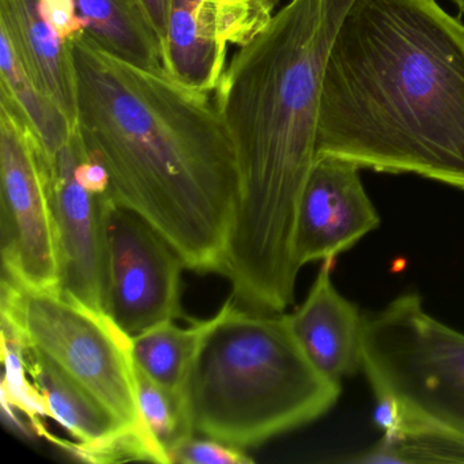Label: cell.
<instances>
[{
	"label": "cell",
	"mask_w": 464,
	"mask_h": 464,
	"mask_svg": "<svg viewBox=\"0 0 464 464\" xmlns=\"http://www.w3.org/2000/svg\"><path fill=\"white\" fill-rule=\"evenodd\" d=\"M353 2L290 0L235 53L217 86L240 175L224 276L249 311L282 314L295 300L298 200L316 160L331 48Z\"/></svg>",
	"instance_id": "cell-1"
},
{
	"label": "cell",
	"mask_w": 464,
	"mask_h": 464,
	"mask_svg": "<svg viewBox=\"0 0 464 464\" xmlns=\"http://www.w3.org/2000/svg\"><path fill=\"white\" fill-rule=\"evenodd\" d=\"M70 45L77 129L113 198L157 227L187 268L224 276L240 175L216 102L167 70L116 58L86 34Z\"/></svg>",
	"instance_id": "cell-2"
},
{
	"label": "cell",
	"mask_w": 464,
	"mask_h": 464,
	"mask_svg": "<svg viewBox=\"0 0 464 464\" xmlns=\"http://www.w3.org/2000/svg\"><path fill=\"white\" fill-rule=\"evenodd\" d=\"M464 191V25L437 0H354L323 82L316 157Z\"/></svg>",
	"instance_id": "cell-3"
},
{
	"label": "cell",
	"mask_w": 464,
	"mask_h": 464,
	"mask_svg": "<svg viewBox=\"0 0 464 464\" xmlns=\"http://www.w3.org/2000/svg\"><path fill=\"white\" fill-rule=\"evenodd\" d=\"M341 391L306 357L286 314L241 309L232 295L211 317L183 396L194 434L246 450L319 420Z\"/></svg>",
	"instance_id": "cell-4"
},
{
	"label": "cell",
	"mask_w": 464,
	"mask_h": 464,
	"mask_svg": "<svg viewBox=\"0 0 464 464\" xmlns=\"http://www.w3.org/2000/svg\"><path fill=\"white\" fill-rule=\"evenodd\" d=\"M362 371L376 401L398 410V434L464 448V333L428 314L406 293L363 314Z\"/></svg>",
	"instance_id": "cell-5"
},
{
	"label": "cell",
	"mask_w": 464,
	"mask_h": 464,
	"mask_svg": "<svg viewBox=\"0 0 464 464\" xmlns=\"http://www.w3.org/2000/svg\"><path fill=\"white\" fill-rule=\"evenodd\" d=\"M2 319L24 343L63 369L123 425L146 428L138 404L131 339L104 312L61 290H34L2 278Z\"/></svg>",
	"instance_id": "cell-6"
},
{
	"label": "cell",
	"mask_w": 464,
	"mask_h": 464,
	"mask_svg": "<svg viewBox=\"0 0 464 464\" xmlns=\"http://www.w3.org/2000/svg\"><path fill=\"white\" fill-rule=\"evenodd\" d=\"M51 156L0 92V236L4 276L26 289L59 290L61 252L50 195Z\"/></svg>",
	"instance_id": "cell-7"
},
{
	"label": "cell",
	"mask_w": 464,
	"mask_h": 464,
	"mask_svg": "<svg viewBox=\"0 0 464 464\" xmlns=\"http://www.w3.org/2000/svg\"><path fill=\"white\" fill-rule=\"evenodd\" d=\"M105 314L127 335L168 320L187 317L181 309L178 249L148 219L115 198L104 210Z\"/></svg>",
	"instance_id": "cell-8"
},
{
	"label": "cell",
	"mask_w": 464,
	"mask_h": 464,
	"mask_svg": "<svg viewBox=\"0 0 464 464\" xmlns=\"http://www.w3.org/2000/svg\"><path fill=\"white\" fill-rule=\"evenodd\" d=\"M80 145L75 127L69 142L51 157V205L61 252L59 290L105 314L104 210L113 195L94 194L78 180Z\"/></svg>",
	"instance_id": "cell-9"
},
{
	"label": "cell",
	"mask_w": 464,
	"mask_h": 464,
	"mask_svg": "<svg viewBox=\"0 0 464 464\" xmlns=\"http://www.w3.org/2000/svg\"><path fill=\"white\" fill-rule=\"evenodd\" d=\"M360 170L335 157L314 160L295 216L293 257L298 270L309 263L335 260L379 227L380 217Z\"/></svg>",
	"instance_id": "cell-10"
},
{
	"label": "cell",
	"mask_w": 464,
	"mask_h": 464,
	"mask_svg": "<svg viewBox=\"0 0 464 464\" xmlns=\"http://www.w3.org/2000/svg\"><path fill=\"white\" fill-rule=\"evenodd\" d=\"M271 18L227 0H170L165 70L183 85L208 94L224 74L227 45L243 47Z\"/></svg>",
	"instance_id": "cell-11"
},
{
	"label": "cell",
	"mask_w": 464,
	"mask_h": 464,
	"mask_svg": "<svg viewBox=\"0 0 464 464\" xmlns=\"http://www.w3.org/2000/svg\"><path fill=\"white\" fill-rule=\"evenodd\" d=\"M333 263L323 262L305 300L286 317L306 357L328 379L341 382L362 369L363 314L336 290Z\"/></svg>",
	"instance_id": "cell-12"
},
{
	"label": "cell",
	"mask_w": 464,
	"mask_h": 464,
	"mask_svg": "<svg viewBox=\"0 0 464 464\" xmlns=\"http://www.w3.org/2000/svg\"><path fill=\"white\" fill-rule=\"evenodd\" d=\"M0 28L9 34L32 80L77 126V80L72 45L43 17L40 0H0Z\"/></svg>",
	"instance_id": "cell-13"
},
{
	"label": "cell",
	"mask_w": 464,
	"mask_h": 464,
	"mask_svg": "<svg viewBox=\"0 0 464 464\" xmlns=\"http://www.w3.org/2000/svg\"><path fill=\"white\" fill-rule=\"evenodd\" d=\"M86 34L121 61L165 70L164 44L140 0H75Z\"/></svg>",
	"instance_id": "cell-14"
},
{
	"label": "cell",
	"mask_w": 464,
	"mask_h": 464,
	"mask_svg": "<svg viewBox=\"0 0 464 464\" xmlns=\"http://www.w3.org/2000/svg\"><path fill=\"white\" fill-rule=\"evenodd\" d=\"M25 360L32 380L47 401L51 418L78 442L99 441L126 426L43 353L26 346Z\"/></svg>",
	"instance_id": "cell-15"
},
{
	"label": "cell",
	"mask_w": 464,
	"mask_h": 464,
	"mask_svg": "<svg viewBox=\"0 0 464 464\" xmlns=\"http://www.w3.org/2000/svg\"><path fill=\"white\" fill-rule=\"evenodd\" d=\"M173 322L160 323L131 336V355L135 365L157 384L183 395L189 369L210 327L211 317L194 320L186 328Z\"/></svg>",
	"instance_id": "cell-16"
},
{
	"label": "cell",
	"mask_w": 464,
	"mask_h": 464,
	"mask_svg": "<svg viewBox=\"0 0 464 464\" xmlns=\"http://www.w3.org/2000/svg\"><path fill=\"white\" fill-rule=\"evenodd\" d=\"M0 92L17 105L51 157L69 142L77 126L32 80L4 28H0Z\"/></svg>",
	"instance_id": "cell-17"
},
{
	"label": "cell",
	"mask_w": 464,
	"mask_h": 464,
	"mask_svg": "<svg viewBox=\"0 0 464 464\" xmlns=\"http://www.w3.org/2000/svg\"><path fill=\"white\" fill-rule=\"evenodd\" d=\"M25 349V343L17 328L7 320L2 319V360L5 365L2 403L5 412L12 420H14V411L23 412L32 431L45 434L42 418H51L50 409L29 374Z\"/></svg>",
	"instance_id": "cell-18"
},
{
	"label": "cell",
	"mask_w": 464,
	"mask_h": 464,
	"mask_svg": "<svg viewBox=\"0 0 464 464\" xmlns=\"http://www.w3.org/2000/svg\"><path fill=\"white\" fill-rule=\"evenodd\" d=\"M135 379L143 425L168 456L179 442L194 434L186 399L181 393L157 384L137 365Z\"/></svg>",
	"instance_id": "cell-19"
},
{
	"label": "cell",
	"mask_w": 464,
	"mask_h": 464,
	"mask_svg": "<svg viewBox=\"0 0 464 464\" xmlns=\"http://www.w3.org/2000/svg\"><path fill=\"white\" fill-rule=\"evenodd\" d=\"M62 450L78 460L88 463H121V461H154L169 463L164 450L157 445L146 428H129L94 442H66L48 436Z\"/></svg>",
	"instance_id": "cell-20"
},
{
	"label": "cell",
	"mask_w": 464,
	"mask_h": 464,
	"mask_svg": "<svg viewBox=\"0 0 464 464\" xmlns=\"http://www.w3.org/2000/svg\"><path fill=\"white\" fill-rule=\"evenodd\" d=\"M350 463H464V448L420 434L384 436Z\"/></svg>",
	"instance_id": "cell-21"
},
{
	"label": "cell",
	"mask_w": 464,
	"mask_h": 464,
	"mask_svg": "<svg viewBox=\"0 0 464 464\" xmlns=\"http://www.w3.org/2000/svg\"><path fill=\"white\" fill-rule=\"evenodd\" d=\"M169 463L181 464H249V458L244 450L224 444L208 437L192 434L179 442L169 453Z\"/></svg>",
	"instance_id": "cell-22"
},
{
	"label": "cell",
	"mask_w": 464,
	"mask_h": 464,
	"mask_svg": "<svg viewBox=\"0 0 464 464\" xmlns=\"http://www.w3.org/2000/svg\"><path fill=\"white\" fill-rule=\"evenodd\" d=\"M40 9L48 25L69 44L86 34L75 0H40Z\"/></svg>",
	"instance_id": "cell-23"
},
{
	"label": "cell",
	"mask_w": 464,
	"mask_h": 464,
	"mask_svg": "<svg viewBox=\"0 0 464 464\" xmlns=\"http://www.w3.org/2000/svg\"><path fill=\"white\" fill-rule=\"evenodd\" d=\"M140 2L164 44L168 20H169L170 0H140Z\"/></svg>",
	"instance_id": "cell-24"
},
{
	"label": "cell",
	"mask_w": 464,
	"mask_h": 464,
	"mask_svg": "<svg viewBox=\"0 0 464 464\" xmlns=\"http://www.w3.org/2000/svg\"><path fill=\"white\" fill-rule=\"evenodd\" d=\"M233 4L246 5V6L255 7V9L262 10L266 14L274 15V10L278 6L281 0H227Z\"/></svg>",
	"instance_id": "cell-25"
},
{
	"label": "cell",
	"mask_w": 464,
	"mask_h": 464,
	"mask_svg": "<svg viewBox=\"0 0 464 464\" xmlns=\"http://www.w3.org/2000/svg\"><path fill=\"white\" fill-rule=\"evenodd\" d=\"M452 2L455 4V6L458 7L460 14H464V0H452Z\"/></svg>",
	"instance_id": "cell-26"
}]
</instances>
